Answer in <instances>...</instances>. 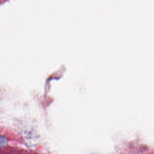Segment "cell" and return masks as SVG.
Instances as JSON below:
<instances>
[{"mask_svg": "<svg viewBox=\"0 0 154 154\" xmlns=\"http://www.w3.org/2000/svg\"><path fill=\"white\" fill-rule=\"evenodd\" d=\"M6 140L4 138L2 137L1 140H0V145H1V146L5 145V144H6Z\"/></svg>", "mask_w": 154, "mask_h": 154, "instance_id": "obj_1", "label": "cell"}]
</instances>
